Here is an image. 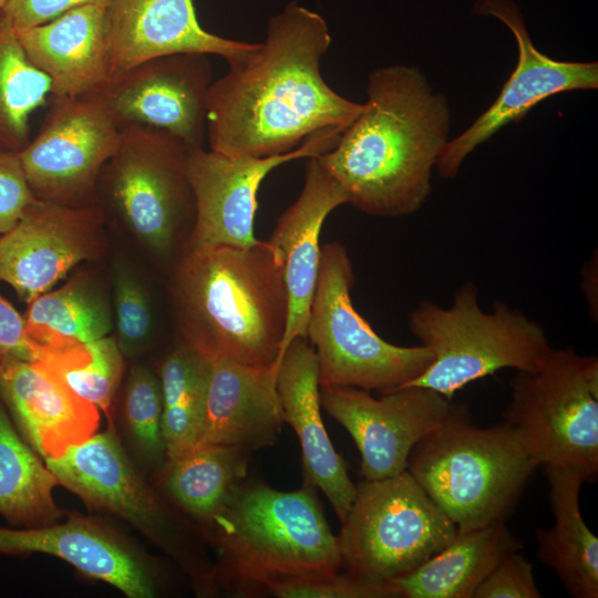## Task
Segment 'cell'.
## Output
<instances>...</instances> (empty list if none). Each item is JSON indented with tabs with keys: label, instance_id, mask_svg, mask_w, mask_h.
I'll return each instance as SVG.
<instances>
[{
	"label": "cell",
	"instance_id": "cell-27",
	"mask_svg": "<svg viewBox=\"0 0 598 598\" xmlns=\"http://www.w3.org/2000/svg\"><path fill=\"white\" fill-rule=\"evenodd\" d=\"M249 452L219 444H199L161 467L165 493L207 528L247 478Z\"/></svg>",
	"mask_w": 598,
	"mask_h": 598
},
{
	"label": "cell",
	"instance_id": "cell-40",
	"mask_svg": "<svg viewBox=\"0 0 598 598\" xmlns=\"http://www.w3.org/2000/svg\"><path fill=\"white\" fill-rule=\"evenodd\" d=\"M584 268L582 289L589 307L597 310V306L594 302V299L597 302V297L594 295V283H597V256L592 257L590 261L586 262Z\"/></svg>",
	"mask_w": 598,
	"mask_h": 598
},
{
	"label": "cell",
	"instance_id": "cell-11",
	"mask_svg": "<svg viewBox=\"0 0 598 598\" xmlns=\"http://www.w3.org/2000/svg\"><path fill=\"white\" fill-rule=\"evenodd\" d=\"M121 128L95 97H55L37 135L18 153L37 199L69 207L96 205L102 169Z\"/></svg>",
	"mask_w": 598,
	"mask_h": 598
},
{
	"label": "cell",
	"instance_id": "cell-13",
	"mask_svg": "<svg viewBox=\"0 0 598 598\" xmlns=\"http://www.w3.org/2000/svg\"><path fill=\"white\" fill-rule=\"evenodd\" d=\"M213 69L207 54L174 53L112 74L85 94L99 100L120 128L138 125L203 147Z\"/></svg>",
	"mask_w": 598,
	"mask_h": 598
},
{
	"label": "cell",
	"instance_id": "cell-19",
	"mask_svg": "<svg viewBox=\"0 0 598 598\" xmlns=\"http://www.w3.org/2000/svg\"><path fill=\"white\" fill-rule=\"evenodd\" d=\"M0 399L43 461L60 456L99 427V409L40 362L0 361Z\"/></svg>",
	"mask_w": 598,
	"mask_h": 598
},
{
	"label": "cell",
	"instance_id": "cell-21",
	"mask_svg": "<svg viewBox=\"0 0 598 598\" xmlns=\"http://www.w3.org/2000/svg\"><path fill=\"white\" fill-rule=\"evenodd\" d=\"M343 204H348V197L339 182L317 156L308 158L303 187L298 198L282 213L268 239L282 256L288 293V317L280 357L295 338L306 337L319 274L321 228L329 214Z\"/></svg>",
	"mask_w": 598,
	"mask_h": 598
},
{
	"label": "cell",
	"instance_id": "cell-22",
	"mask_svg": "<svg viewBox=\"0 0 598 598\" xmlns=\"http://www.w3.org/2000/svg\"><path fill=\"white\" fill-rule=\"evenodd\" d=\"M43 553L61 558L128 598L157 596L156 578L143 558L100 525L81 517L30 528L0 527V554Z\"/></svg>",
	"mask_w": 598,
	"mask_h": 598
},
{
	"label": "cell",
	"instance_id": "cell-14",
	"mask_svg": "<svg viewBox=\"0 0 598 598\" xmlns=\"http://www.w3.org/2000/svg\"><path fill=\"white\" fill-rule=\"evenodd\" d=\"M342 131L323 130L296 150L269 157L229 156L204 147L192 148L187 173L195 198V217L187 249L256 245L259 241L254 234L257 194L265 177L285 163L330 151Z\"/></svg>",
	"mask_w": 598,
	"mask_h": 598
},
{
	"label": "cell",
	"instance_id": "cell-10",
	"mask_svg": "<svg viewBox=\"0 0 598 598\" xmlns=\"http://www.w3.org/2000/svg\"><path fill=\"white\" fill-rule=\"evenodd\" d=\"M337 535L342 567L391 581L410 574L455 536V524L413 476L364 480Z\"/></svg>",
	"mask_w": 598,
	"mask_h": 598
},
{
	"label": "cell",
	"instance_id": "cell-30",
	"mask_svg": "<svg viewBox=\"0 0 598 598\" xmlns=\"http://www.w3.org/2000/svg\"><path fill=\"white\" fill-rule=\"evenodd\" d=\"M212 362L182 341L162 361L163 435L167 461L200 440Z\"/></svg>",
	"mask_w": 598,
	"mask_h": 598
},
{
	"label": "cell",
	"instance_id": "cell-28",
	"mask_svg": "<svg viewBox=\"0 0 598 598\" xmlns=\"http://www.w3.org/2000/svg\"><path fill=\"white\" fill-rule=\"evenodd\" d=\"M56 477L22 440L0 399V514L24 528L54 523L62 515L53 499Z\"/></svg>",
	"mask_w": 598,
	"mask_h": 598
},
{
	"label": "cell",
	"instance_id": "cell-16",
	"mask_svg": "<svg viewBox=\"0 0 598 598\" xmlns=\"http://www.w3.org/2000/svg\"><path fill=\"white\" fill-rule=\"evenodd\" d=\"M472 12L505 24L517 43V64L498 96L463 133L448 140L436 163L439 176H457L465 158L511 123L522 120L536 104L564 92L598 86L597 62L555 60L533 43L524 16L514 0H476Z\"/></svg>",
	"mask_w": 598,
	"mask_h": 598
},
{
	"label": "cell",
	"instance_id": "cell-15",
	"mask_svg": "<svg viewBox=\"0 0 598 598\" xmlns=\"http://www.w3.org/2000/svg\"><path fill=\"white\" fill-rule=\"evenodd\" d=\"M320 404L353 439L363 478L377 481L406 471L412 448L442 424L455 403L417 385L380 398L360 388L320 385Z\"/></svg>",
	"mask_w": 598,
	"mask_h": 598
},
{
	"label": "cell",
	"instance_id": "cell-33",
	"mask_svg": "<svg viewBox=\"0 0 598 598\" xmlns=\"http://www.w3.org/2000/svg\"><path fill=\"white\" fill-rule=\"evenodd\" d=\"M123 416L130 440L140 456L161 470L167 461L163 395L159 375L146 365H134L130 372L124 390Z\"/></svg>",
	"mask_w": 598,
	"mask_h": 598
},
{
	"label": "cell",
	"instance_id": "cell-4",
	"mask_svg": "<svg viewBox=\"0 0 598 598\" xmlns=\"http://www.w3.org/2000/svg\"><path fill=\"white\" fill-rule=\"evenodd\" d=\"M316 489L283 492L247 481L206 529L227 579L243 589L276 580L330 576L341 555Z\"/></svg>",
	"mask_w": 598,
	"mask_h": 598
},
{
	"label": "cell",
	"instance_id": "cell-23",
	"mask_svg": "<svg viewBox=\"0 0 598 598\" xmlns=\"http://www.w3.org/2000/svg\"><path fill=\"white\" fill-rule=\"evenodd\" d=\"M106 3L92 0L17 32L30 62L48 76L51 95L82 96L110 78Z\"/></svg>",
	"mask_w": 598,
	"mask_h": 598
},
{
	"label": "cell",
	"instance_id": "cell-7",
	"mask_svg": "<svg viewBox=\"0 0 598 598\" xmlns=\"http://www.w3.org/2000/svg\"><path fill=\"white\" fill-rule=\"evenodd\" d=\"M504 422L537 464L598 474V359L550 348L533 369L516 371Z\"/></svg>",
	"mask_w": 598,
	"mask_h": 598
},
{
	"label": "cell",
	"instance_id": "cell-29",
	"mask_svg": "<svg viewBox=\"0 0 598 598\" xmlns=\"http://www.w3.org/2000/svg\"><path fill=\"white\" fill-rule=\"evenodd\" d=\"M34 348L35 362L51 369L74 393L110 415L124 364L115 338L106 336L84 343L40 330L34 336Z\"/></svg>",
	"mask_w": 598,
	"mask_h": 598
},
{
	"label": "cell",
	"instance_id": "cell-20",
	"mask_svg": "<svg viewBox=\"0 0 598 598\" xmlns=\"http://www.w3.org/2000/svg\"><path fill=\"white\" fill-rule=\"evenodd\" d=\"M277 391L283 422L290 424L300 444L305 483L326 495L342 523L355 497L357 486L324 427L318 359L307 337L295 338L281 354Z\"/></svg>",
	"mask_w": 598,
	"mask_h": 598
},
{
	"label": "cell",
	"instance_id": "cell-41",
	"mask_svg": "<svg viewBox=\"0 0 598 598\" xmlns=\"http://www.w3.org/2000/svg\"><path fill=\"white\" fill-rule=\"evenodd\" d=\"M8 0H0V10L4 7Z\"/></svg>",
	"mask_w": 598,
	"mask_h": 598
},
{
	"label": "cell",
	"instance_id": "cell-5",
	"mask_svg": "<svg viewBox=\"0 0 598 598\" xmlns=\"http://www.w3.org/2000/svg\"><path fill=\"white\" fill-rule=\"evenodd\" d=\"M537 467L506 422L477 426L454 404L412 448L406 471L466 530L505 523Z\"/></svg>",
	"mask_w": 598,
	"mask_h": 598
},
{
	"label": "cell",
	"instance_id": "cell-24",
	"mask_svg": "<svg viewBox=\"0 0 598 598\" xmlns=\"http://www.w3.org/2000/svg\"><path fill=\"white\" fill-rule=\"evenodd\" d=\"M279 362L255 367L212 362L199 444L257 451L276 443L283 417L277 391Z\"/></svg>",
	"mask_w": 598,
	"mask_h": 598
},
{
	"label": "cell",
	"instance_id": "cell-25",
	"mask_svg": "<svg viewBox=\"0 0 598 598\" xmlns=\"http://www.w3.org/2000/svg\"><path fill=\"white\" fill-rule=\"evenodd\" d=\"M523 546L505 523L456 529L443 549L390 582L403 598H473L498 561Z\"/></svg>",
	"mask_w": 598,
	"mask_h": 598
},
{
	"label": "cell",
	"instance_id": "cell-12",
	"mask_svg": "<svg viewBox=\"0 0 598 598\" xmlns=\"http://www.w3.org/2000/svg\"><path fill=\"white\" fill-rule=\"evenodd\" d=\"M43 462L59 485L86 505L126 519L194 576L212 584L186 548L178 520L137 473L113 431L93 434Z\"/></svg>",
	"mask_w": 598,
	"mask_h": 598
},
{
	"label": "cell",
	"instance_id": "cell-38",
	"mask_svg": "<svg viewBox=\"0 0 598 598\" xmlns=\"http://www.w3.org/2000/svg\"><path fill=\"white\" fill-rule=\"evenodd\" d=\"M89 1L92 0H8L1 11L20 32L47 23Z\"/></svg>",
	"mask_w": 598,
	"mask_h": 598
},
{
	"label": "cell",
	"instance_id": "cell-35",
	"mask_svg": "<svg viewBox=\"0 0 598 598\" xmlns=\"http://www.w3.org/2000/svg\"><path fill=\"white\" fill-rule=\"evenodd\" d=\"M265 590L278 598H398L390 581L373 580L350 573L330 576L281 579Z\"/></svg>",
	"mask_w": 598,
	"mask_h": 598
},
{
	"label": "cell",
	"instance_id": "cell-34",
	"mask_svg": "<svg viewBox=\"0 0 598 598\" xmlns=\"http://www.w3.org/2000/svg\"><path fill=\"white\" fill-rule=\"evenodd\" d=\"M113 318L116 342L124 358L144 353L153 338L151 300L132 268L117 260L113 274Z\"/></svg>",
	"mask_w": 598,
	"mask_h": 598
},
{
	"label": "cell",
	"instance_id": "cell-1",
	"mask_svg": "<svg viewBox=\"0 0 598 598\" xmlns=\"http://www.w3.org/2000/svg\"><path fill=\"white\" fill-rule=\"evenodd\" d=\"M321 14L291 1L270 17L265 41L227 61L207 100L209 150L269 157L328 128L344 130L363 103L333 91L321 73L331 44Z\"/></svg>",
	"mask_w": 598,
	"mask_h": 598
},
{
	"label": "cell",
	"instance_id": "cell-32",
	"mask_svg": "<svg viewBox=\"0 0 598 598\" xmlns=\"http://www.w3.org/2000/svg\"><path fill=\"white\" fill-rule=\"evenodd\" d=\"M25 327L48 330L89 343L109 336L114 327L113 308L101 283L79 274L56 290L28 303Z\"/></svg>",
	"mask_w": 598,
	"mask_h": 598
},
{
	"label": "cell",
	"instance_id": "cell-6",
	"mask_svg": "<svg viewBox=\"0 0 598 598\" xmlns=\"http://www.w3.org/2000/svg\"><path fill=\"white\" fill-rule=\"evenodd\" d=\"M409 329L431 350L433 361L403 386L429 388L448 400L466 384L502 369L535 368L551 348L542 324L520 309L496 299L492 311H484L473 281L458 287L448 307L420 301Z\"/></svg>",
	"mask_w": 598,
	"mask_h": 598
},
{
	"label": "cell",
	"instance_id": "cell-39",
	"mask_svg": "<svg viewBox=\"0 0 598 598\" xmlns=\"http://www.w3.org/2000/svg\"><path fill=\"white\" fill-rule=\"evenodd\" d=\"M32 362L34 352L25 331V319L0 295V361Z\"/></svg>",
	"mask_w": 598,
	"mask_h": 598
},
{
	"label": "cell",
	"instance_id": "cell-2",
	"mask_svg": "<svg viewBox=\"0 0 598 598\" xmlns=\"http://www.w3.org/2000/svg\"><path fill=\"white\" fill-rule=\"evenodd\" d=\"M367 102L330 151L317 156L348 204L377 217L416 213L451 124L447 101L415 66L386 65L368 79Z\"/></svg>",
	"mask_w": 598,
	"mask_h": 598
},
{
	"label": "cell",
	"instance_id": "cell-37",
	"mask_svg": "<svg viewBox=\"0 0 598 598\" xmlns=\"http://www.w3.org/2000/svg\"><path fill=\"white\" fill-rule=\"evenodd\" d=\"M34 198L18 154L0 152V235L16 225Z\"/></svg>",
	"mask_w": 598,
	"mask_h": 598
},
{
	"label": "cell",
	"instance_id": "cell-18",
	"mask_svg": "<svg viewBox=\"0 0 598 598\" xmlns=\"http://www.w3.org/2000/svg\"><path fill=\"white\" fill-rule=\"evenodd\" d=\"M105 24L110 76L174 53L214 54L229 61L252 45L202 28L193 0H107Z\"/></svg>",
	"mask_w": 598,
	"mask_h": 598
},
{
	"label": "cell",
	"instance_id": "cell-36",
	"mask_svg": "<svg viewBox=\"0 0 598 598\" xmlns=\"http://www.w3.org/2000/svg\"><path fill=\"white\" fill-rule=\"evenodd\" d=\"M532 564L518 551L504 556L486 576L473 598H539Z\"/></svg>",
	"mask_w": 598,
	"mask_h": 598
},
{
	"label": "cell",
	"instance_id": "cell-9",
	"mask_svg": "<svg viewBox=\"0 0 598 598\" xmlns=\"http://www.w3.org/2000/svg\"><path fill=\"white\" fill-rule=\"evenodd\" d=\"M354 281L347 248L338 241L322 245L306 331L318 359L319 383L381 393L401 388L431 365L433 353L422 344L402 347L382 339L352 303Z\"/></svg>",
	"mask_w": 598,
	"mask_h": 598
},
{
	"label": "cell",
	"instance_id": "cell-26",
	"mask_svg": "<svg viewBox=\"0 0 598 598\" xmlns=\"http://www.w3.org/2000/svg\"><path fill=\"white\" fill-rule=\"evenodd\" d=\"M549 486L554 525L538 529L539 560L550 567L574 598L598 597V538L579 509L582 478L570 471L543 466Z\"/></svg>",
	"mask_w": 598,
	"mask_h": 598
},
{
	"label": "cell",
	"instance_id": "cell-17",
	"mask_svg": "<svg viewBox=\"0 0 598 598\" xmlns=\"http://www.w3.org/2000/svg\"><path fill=\"white\" fill-rule=\"evenodd\" d=\"M105 213L34 198L16 225L0 235V281L30 303L76 265L96 259L105 246Z\"/></svg>",
	"mask_w": 598,
	"mask_h": 598
},
{
	"label": "cell",
	"instance_id": "cell-3",
	"mask_svg": "<svg viewBox=\"0 0 598 598\" xmlns=\"http://www.w3.org/2000/svg\"><path fill=\"white\" fill-rule=\"evenodd\" d=\"M169 291L183 342L210 362H279L288 293L282 256L268 240L187 249Z\"/></svg>",
	"mask_w": 598,
	"mask_h": 598
},
{
	"label": "cell",
	"instance_id": "cell-31",
	"mask_svg": "<svg viewBox=\"0 0 598 598\" xmlns=\"http://www.w3.org/2000/svg\"><path fill=\"white\" fill-rule=\"evenodd\" d=\"M48 94V76L30 62L13 24L0 10V152L18 154L28 145L29 120Z\"/></svg>",
	"mask_w": 598,
	"mask_h": 598
},
{
	"label": "cell",
	"instance_id": "cell-8",
	"mask_svg": "<svg viewBox=\"0 0 598 598\" xmlns=\"http://www.w3.org/2000/svg\"><path fill=\"white\" fill-rule=\"evenodd\" d=\"M190 150L163 131L126 126L99 179L96 205L103 204L161 261L171 259L179 235L194 223Z\"/></svg>",
	"mask_w": 598,
	"mask_h": 598
}]
</instances>
